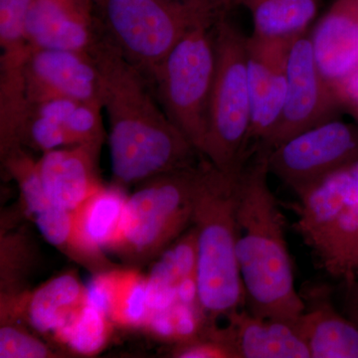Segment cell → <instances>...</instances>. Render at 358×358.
Instances as JSON below:
<instances>
[{
    "mask_svg": "<svg viewBox=\"0 0 358 358\" xmlns=\"http://www.w3.org/2000/svg\"><path fill=\"white\" fill-rule=\"evenodd\" d=\"M89 53L102 80L115 185H138L199 164L203 155L167 117L148 78L127 60L102 29Z\"/></svg>",
    "mask_w": 358,
    "mask_h": 358,
    "instance_id": "1",
    "label": "cell"
},
{
    "mask_svg": "<svg viewBox=\"0 0 358 358\" xmlns=\"http://www.w3.org/2000/svg\"><path fill=\"white\" fill-rule=\"evenodd\" d=\"M238 176L237 258L248 310L296 324L305 301L294 284L285 219L268 185L267 150H257Z\"/></svg>",
    "mask_w": 358,
    "mask_h": 358,
    "instance_id": "2",
    "label": "cell"
},
{
    "mask_svg": "<svg viewBox=\"0 0 358 358\" xmlns=\"http://www.w3.org/2000/svg\"><path fill=\"white\" fill-rule=\"evenodd\" d=\"M240 171L223 173L204 157L199 164L192 210L197 291L202 315L210 322L228 317L246 303L237 258Z\"/></svg>",
    "mask_w": 358,
    "mask_h": 358,
    "instance_id": "3",
    "label": "cell"
},
{
    "mask_svg": "<svg viewBox=\"0 0 358 358\" xmlns=\"http://www.w3.org/2000/svg\"><path fill=\"white\" fill-rule=\"evenodd\" d=\"M108 39L152 81L164 59L193 25L222 13L202 0H91Z\"/></svg>",
    "mask_w": 358,
    "mask_h": 358,
    "instance_id": "4",
    "label": "cell"
},
{
    "mask_svg": "<svg viewBox=\"0 0 358 358\" xmlns=\"http://www.w3.org/2000/svg\"><path fill=\"white\" fill-rule=\"evenodd\" d=\"M199 164L138 183L127 199L119 228L106 251L131 267L143 265L192 227Z\"/></svg>",
    "mask_w": 358,
    "mask_h": 358,
    "instance_id": "5",
    "label": "cell"
},
{
    "mask_svg": "<svg viewBox=\"0 0 358 358\" xmlns=\"http://www.w3.org/2000/svg\"><path fill=\"white\" fill-rule=\"evenodd\" d=\"M296 195V229L320 267L358 282V160Z\"/></svg>",
    "mask_w": 358,
    "mask_h": 358,
    "instance_id": "6",
    "label": "cell"
},
{
    "mask_svg": "<svg viewBox=\"0 0 358 358\" xmlns=\"http://www.w3.org/2000/svg\"><path fill=\"white\" fill-rule=\"evenodd\" d=\"M216 70L209 102L204 157L226 173H238L250 159L252 120L247 38L227 18L214 25Z\"/></svg>",
    "mask_w": 358,
    "mask_h": 358,
    "instance_id": "7",
    "label": "cell"
},
{
    "mask_svg": "<svg viewBox=\"0 0 358 358\" xmlns=\"http://www.w3.org/2000/svg\"><path fill=\"white\" fill-rule=\"evenodd\" d=\"M217 20H204L193 25L169 52L150 81L167 117L201 155L215 77L214 25Z\"/></svg>",
    "mask_w": 358,
    "mask_h": 358,
    "instance_id": "8",
    "label": "cell"
},
{
    "mask_svg": "<svg viewBox=\"0 0 358 358\" xmlns=\"http://www.w3.org/2000/svg\"><path fill=\"white\" fill-rule=\"evenodd\" d=\"M270 173L294 193L358 160V124L338 119L296 134L267 150Z\"/></svg>",
    "mask_w": 358,
    "mask_h": 358,
    "instance_id": "9",
    "label": "cell"
},
{
    "mask_svg": "<svg viewBox=\"0 0 358 358\" xmlns=\"http://www.w3.org/2000/svg\"><path fill=\"white\" fill-rule=\"evenodd\" d=\"M338 96L320 71L308 31L292 42L287 60V90L277 126L257 150H271L296 134L338 119Z\"/></svg>",
    "mask_w": 358,
    "mask_h": 358,
    "instance_id": "10",
    "label": "cell"
},
{
    "mask_svg": "<svg viewBox=\"0 0 358 358\" xmlns=\"http://www.w3.org/2000/svg\"><path fill=\"white\" fill-rule=\"evenodd\" d=\"M28 102L70 99L102 103V80L89 52L31 49L24 68Z\"/></svg>",
    "mask_w": 358,
    "mask_h": 358,
    "instance_id": "11",
    "label": "cell"
},
{
    "mask_svg": "<svg viewBox=\"0 0 358 358\" xmlns=\"http://www.w3.org/2000/svg\"><path fill=\"white\" fill-rule=\"evenodd\" d=\"M294 38H262L253 34L247 38L252 102L250 155L267 140L281 117L287 90V60Z\"/></svg>",
    "mask_w": 358,
    "mask_h": 358,
    "instance_id": "12",
    "label": "cell"
},
{
    "mask_svg": "<svg viewBox=\"0 0 358 358\" xmlns=\"http://www.w3.org/2000/svg\"><path fill=\"white\" fill-rule=\"evenodd\" d=\"M100 33L92 2L33 0L25 22L31 49L89 52Z\"/></svg>",
    "mask_w": 358,
    "mask_h": 358,
    "instance_id": "13",
    "label": "cell"
},
{
    "mask_svg": "<svg viewBox=\"0 0 358 358\" xmlns=\"http://www.w3.org/2000/svg\"><path fill=\"white\" fill-rule=\"evenodd\" d=\"M101 152L85 145L42 154L39 171L47 196L54 205L75 211L103 187L99 176Z\"/></svg>",
    "mask_w": 358,
    "mask_h": 358,
    "instance_id": "14",
    "label": "cell"
},
{
    "mask_svg": "<svg viewBox=\"0 0 358 358\" xmlns=\"http://www.w3.org/2000/svg\"><path fill=\"white\" fill-rule=\"evenodd\" d=\"M87 296V287L73 273L59 275L13 298H0V320L25 322L41 334H54Z\"/></svg>",
    "mask_w": 358,
    "mask_h": 358,
    "instance_id": "15",
    "label": "cell"
},
{
    "mask_svg": "<svg viewBox=\"0 0 358 358\" xmlns=\"http://www.w3.org/2000/svg\"><path fill=\"white\" fill-rule=\"evenodd\" d=\"M310 37L317 65L329 83L358 69V0H336Z\"/></svg>",
    "mask_w": 358,
    "mask_h": 358,
    "instance_id": "16",
    "label": "cell"
},
{
    "mask_svg": "<svg viewBox=\"0 0 358 358\" xmlns=\"http://www.w3.org/2000/svg\"><path fill=\"white\" fill-rule=\"evenodd\" d=\"M224 327L237 358H310L305 341L293 324L264 319L248 310H237Z\"/></svg>",
    "mask_w": 358,
    "mask_h": 358,
    "instance_id": "17",
    "label": "cell"
},
{
    "mask_svg": "<svg viewBox=\"0 0 358 358\" xmlns=\"http://www.w3.org/2000/svg\"><path fill=\"white\" fill-rule=\"evenodd\" d=\"M294 329L310 358H358V327L339 315L326 289H315Z\"/></svg>",
    "mask_w": 358,
    "mask_h": 358,
    "instance_id": "18",
    "label": "cell"
},
{
    "mask_svg": "<svg viewBox=\"0 0 358 358\" xmlns=\"http://www.w3.org/2000/svg\"><path fill=\"white\" fill-rule=\"evenodd\" d=\"M197 262L196 231L192 226L157 257L147 275L150 312L166 310L178 301L181 284L193 278L197 279Z\"/></svg>",
    "mask_w": 358,
    "mask_h": 358,
    "instance_id": "19",
    "label": "cell"
},
{
    "mask_svg": "<svg viewBox=\"0 0 358 358\" xmlns=\"http://www.w3.org/2000/svg\"><path fill=\"white\" fill-rule=\"evenodd\" d=\"M32 219L49 244L92 274H102L115 268L106 256L105 250L94 246L82 234L74 211L51 204Z\"/></svg>",
    "mask_w": 358,
    "mask_h": 358,
    "instance_id": "20",
    "label": "cell"
},
{
    "mask_svg": "<svg viewBox=\"0 0 358 358\" xmlns=\"http://www.w3.org/2000/svg\"><path fill=\"white\" fill-rule=\"evenodd\" d=\"M253 20V35L262 38L289 39L308 31L319 8V0H233Z\"/></svg>",
    "mask_w": 358,
    "mask_h": 358,
    "instance_id": "21",
    "label": "cell"
},
{
    "mask_svg": "<svg viewBox=\"0 0 358 358\" xmlns=\"http://www.w3.org/2000/svg\"><path fill=\"white\" fill-rule=\"evenodd\" d=\"M96 275L107 294L108 317L112 322L124 327H143L150 313L147 277L134 268H113Z\"/></svg>",
    "mask_w": 358,
    "mask_h": 358,
    "instance_id": "22",
    "label": "cell"
},
{
    "mask_svg": "<svg viewBox=\"0 0 358 358\" xmlns=\"http://www.w3.org/2000/svg\"><path fill=\"white\" fill-rule=\"evenodd\" d=\"M128 196L121 186H103L74 211L78 226L90 243L106 251L119 228Z\"/></svg>",
    "mask_w": 358,
    "mask_h": 358,
    "instance_id": "23",
    "label": "cell"
},
{
    "mask_svg": "<svg viewBox=\"0 0 358 358\" xmlns=\"http://www.w3.org/2000/svg\"><path fill=\"white\" fill-rule=\"evenodd\" d=\"M110 327L107 313L92 306L86 296L53 336L77 355H94L107 343Z\"/></svg>",
    "mask_w": 358,
    "mask_h": 358,
    "instance_id": "24",
    "label": "cell"
},
{
    "mask_svg": "<svg viewBox=\"0 0 358 358\" xmlns=\"http://www.w3.org/2000/svg\"><path fill=\"white\" fill-rule=\"evenodd\" d=\"M36 265V252L27 236L2 231L0 237V298L25 293L26 282Z\"/></svg>",
    "mask_w": 358,
    "mask_h": 358,
    "instance_id": "25",
    "label": "cell"
},
{
    "mask_svg": "<svg viewBox=\"0 0 358 358\" xmlns=\"http://www.w3.org/2000/svg\"><path fill=\"white\" fill-rule=\"evenodd\" d=\"M2 167L20 189L21 203L26 215H36L50 206L40 174L38 159L28 152L27 148H14L1 157Z\"/></svg>",
    "mask_w": 358,
    "mask_h": 358,
    "instance_id": "26",
    "label": "cell"
},
{
    "mask_svg": "<svg viewBox=\"0 0 358 358\" xmlns=\"http://www.w3.org/2000/svg\"><path fill=\"white\" fill-rule=\"evenodd\" d=\"M33 0H0V62H24L30 48L25 22Z\"/></svg>",
    "mask_w": 358,
    "mask_h": 358,
    "instance_id": "27",
    "label": "cell"
},
{
    "mask_svg": "<svg viewBox=\"0 0 358 358\" xmlns=\"http://www.w3.org/2000/svg\"><path fill=\"white\" fill-rule=\"evenodd\" d=\"M0 358H54L57 353L21 322L0 320Z\"/></svg>",
    "mask_w": 358,
    "mask_h": 358,
    "instance_id": "28",
    "label": "cell"
},
{
    "mask_svg": "<svg viewBox=\"0 0 358 358\" xmlns=\"http://www.w3.org/2000/svg\"><path fill=\"white\" fill-rule=\"evenodd\" d=\"M341 108L348 110L358 124V69L331 84Z\"/></svg>",
    "mask_w": 358,
    "mask_h": 358,
    "instance_id": "29",
    "label": "cell"
},
{
    "mask_svg": "<svg viewBox=\"0 0 358 358\" xmlns=\"http://www.w3.org/2000/svg\"><path fill=\"white\" fill-rule=\"evenodd\" d=\"M348 287L352 288V301H350V317L352 320L357 324L358 327V282H353L352 285H348Z\"/></svg>",
    "mask_w": 358,
    "mask_h": 358,
    "instance_id": "30",
    "label": "cell"
},
{
    "mask_svg": "<svg viewBox=\"0 0 358 358\" xmlns=\"http://www.w3.org/2000/svg\"><path fill=\"white\" fill-rule=\"evenodd\" d=\"M216 6L223 13H228V10L233 6V0H211Z\"/></svg>",
    "mask_w": 358,
    "mask_h": 358,
    "instance_id": "31",
    "label": "cell"
},
{
    "mask_svg": "<svg viewBox=\"0 0 358 358\" xmlns=\"http://www.w3.org/2000/svg\"><path fill=\"white\" fill-rule=\"evenodd\" d=\"M63 1L69 2V3H89L91 0H63Z\"/></svg>",
    "mask_w": 358,
    "mask_h": 358,
    "instance_id": "32",
    "label": "cell"
},
{
    "mask_svg": "<svg viewBox=\"0 0 358 358\" xmlns=\"http://www.w3.org/2000/svg\"><path fill=\"white\" fill-rule=\"evenodd\" d=\"M202 1L209 2V3L212 4V6H215V4H214L213 2L211 1V0H202ZM216 8H217V7H216Z\"/></svg>",
    "mask_w": 358,
    "mask_h": 358,
    "instance_id": "33",
    "label": "cell"
}]
</instances>
